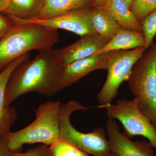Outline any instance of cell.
<instances>
[{
  "mask_svg": "<svg viewBox=\"0 0 156 156\" xmlns=\"http://www.w3.org/2000/svg\"><path fill=\"white\" fill-rule=\"evenodd\" d=\"M64 66L56 50L39 51L34 58L20 62L12 72L6 87V105L30 93L50 97L62 90L61 75Z\"/></svg>",
  "mask_w": 156,
  "mask_h": 156,
  "instance_id": "cell-1",
  "label": "cell"
},
{
  "mask_svg": "<svg viewBox=\"0 0 156 156\" xmlns=\"http://www.w3.org/2000/svg\"><path fill=\"white\" fill-rule=\"evenodd\" d=\"M59 41L57 30L34 23L14 25L0 40V72L23 54L51 49Z\"/></svg>",
  "mask_w": 156,
  "mask_h": 156,
  "instance_id": "cell-2",
  "label": "cell"
},
{
  "mask_svg": "<svg viewBox=\"0 0 156 156\" xmlns=\"http://www.w3.org/2000/svg\"><path fill=\"white\" fill-rule=\"evenodd\" d=\"M61 104L49 101L36 111V119L16 132L9 131L2 136L11 152H20L25 144L41 143L50 146L59 138V115Z\"/></svg>",
  "mask_w": 156,
  "mask_h": 156,
  "instance_id": "cell-3",
  "label": "cell"
},
{
  "mask_svg": "<svg viewBox=\"0 0 156 156\" xmlns=\"http://www.w3.org/2000/svg\"><path fill=\"white\" fill-rule=\"evenodd\" d=\"M127 82L140 110L156 128V42L136 62Z\"/></svg>",
  "mask_w": 156,
  "mask_h": 156,
  "instance_id": "cell-4",
  "label": "cell"
},
{
  "mask_svg": "<svg viewBox=\"0 0 156 156\" xmlns=\"http://www.w3.org/2000/svg\"><path fill=\"white\" fill-rule=\"evenodd\" d=\"M82 104L71 100L61 104L59 112V138L64 140L87 154L94 156H106L111 153L106 131L102 127L84 133L78 131L71 123L70 117L73 112L87 110Z\"/></svg>",
  "mask_w": 156,
  "mask_h": 156,
  "instance_id": "cell-5",
  "label": "cell"
},
{
  "mask_svg": "<svg viewBox=\"0 0 156 156\" xmlns=\"http://www.w3.org/2000/svg\"><path fill=\"white\" fill-rule=\"evenodd\" d=\"M145 51V46H142L132 50L109 52L106 80L97 96L100 105L112 104L118 95L120 85L128 80L134 65Z\"/></svg>",
  "mask_w": 156,
  "mask_h": 156,
  "instance_id": "cell-6",
  "label": "cell"
},
{
  "mask_svg": "<svg viewBox=\"0 0 156 156\" xmlns=\"http://www.w3.org/2000/svg\"><path fill=\"white\" fill-rule=\"evenodd\" d=\"M105 108L108 119L119 121L127 137L131 139L134 136H144L156 149V128L140 110L137 98L120 99Z\"/></svg>",
  "mask_w": 156,
  "mask_h": 156,
  "instance_id": "cell-7",
  "label": "cell"
},
{
  "mask_svg": "<svg viewBox=\"0 0 156 156\" xmlns=\"http://www.w3.org/2000/svg\"><path fill=\"white\" fill-rule=\"evenodd\" d=\"M91 8L74 9L48 19L24 20L14 17L10 19L13 25L34 23L50 29L65 30L82 36L95 34L90 19Z\"/></svg>",
  "mask_w": 156,
  "mask_h": 156,
  "instance_id": "cell-8",
  "label": "cell"
},
{
  "mask_svg": "<svg viewBox=\"0 0 156 156\" xmlns=\"http://www.w3.org/2000/svg\"><path fill=\"white\" fill-rule=\"evenodd\" d=\"M105 130L111 151L116 156H155L150 143L145 140L131 141L121 132L116 120L108 119Z\"/></svg>",
  "mask_w": 156,
  "mask_h": 156,
  "instance_id": "cell-9",
  "label": "cell"
},
{
  "mask_svg": "<svg viewBox=\"0 0 156 156\" xmlns=\"http://www.w3.org/2000/svg\"><path fill=\"white\" fill-rule=\"evenodd\" d=\"M109 53L108 52L79 59L65 66L61 75L62 89L72 86L94 71L106 69Z\"/></svg>",
  "mask_w": 156,
  "mask_h": 156,
  "instance_id": "cell-10",
  "label": "cell"
},
{
  "mask_svg": "<svg viewBox=\"0 0 156 156\" xmlns=\"http://www.w3.org/2000/svg\"><path fill=\"white\" fill-rule=\"evenodd\" d=\"M72 44L56 50L64 66L73 62L92 56L109 41L97 34H87Z\"/></svg>",
  "mask_w": 156,
  "mask_h": 156,
  "instance_id": "cell-11",
  "label": "cell"
},
{
  "mask_svg": "<svg viewBox=\"0 0 156 156\" xmlns=\"http://www.w3.org/2000/svg\"><path fill=\"white\" fill-rule=\"evenodd\" d=\"M29 53H26L11 62L0 72V136H2L10 131L17 118L16 109L6 105L5 92L6 87L12 72L20 62L28 59Z\"/></svg>",
  "mask_w": 156,
  "mask_h": 156,
  "instance_id": "cell-12",
  "label": "cell"
},
{
  "mask_svg": "<svg viewBox=\"0 0 156 156\" xmlns=\"http://www.w3.org/2000/svg\"><path fill=\"white\" fill-rule=\"evenodd\" d=\"M145 45V38L143 32L122 28L93 56L112 51L134 49Z\"/></svg>",
  "mask_w": 156,
  "mask_h": 156,
  "instance_id": "cell-13",
  "label": "cell"
},
{
  "mask_svg": "<svg viewBox=\"0 0 156 156\" xmlns=\"http://www.w3.org/2000/svg\"><path fill=\"white\" fill-rule=\"evenodd\" d=\"M122 28L142 32L141 23L137 20L124 0H108L103 8Z\"/></svg>",
  "mask_w": 156,
  "mask_h": 156,
  "instance_id": "cell-14",
  "label": "cell"
},
{
  "mask_svg": "<svg viewBox=\"0 0 156 156\" xmlns=\"http://www.w3.org/2000/svg\"><path fill=\"white\" fill-rule=\"evenodd\" d=\"M90 19L95 34L109 41L123 28L103 8H91Z\"/></svg>",
  "mask_w": 156,
  "mask_h": 156,
  "instance_id": "cell-15",
  "label": "cell"
},
{
  "mask_svg": "<svg viewBox=\"0 0 156 156\" xmlns=\"http://www.w3.org/2000/svg\"><path fill=\"white\" fill-rule=\"evenodd\" d=\"M94 6L92 0H44L43 6L37 18L48 19L74 9Z\"/></svg>",
  "mask_w": 156,
  "mask_h": 156,
  "instance_id": "cell-16",
  "label": "cell"
},
{
  "mask_svg": "<svg viewBox=\"0 0 156 156\" xmlns=\"http://www.w3.org/2000/svg\"><path fill=\"white\" fill-rule=\"evenodd\" d=\"M10 5L5 12L9 17L28 20L37 18L44 0H9Z\"/></svg>",
  "mask_w": 156,
  "mask_h": 156,
  "instance_id": "cell-17",
  "label": "cell"
},
{
  "mask_svg": "<svg viewBox=\"0 0 156 156\" xmlns=\"http://www.w3.org/2000/svg\"><path fill=\"white\" fill-rule=\"evenodd\" d=\"M50 147L53 156H89L87 153L60 138Z\"/></svg>",
  "mask_w": 156,
  "mask_h": 156,
  "instance_id": "cell-18",
  "label": "cell"
},
{
  "mask_svg": "<svg viewBox=\"0 0 156 156\" xmlns=\"http://www.w3.org/2000/svg\"><path fill=\"white\" fill-rule=\"evenodd\" d=\"M140 23L145 38V47L147 50L152 44L153 40L156 36V9L145 16Z\"/></svg>",
  "mask_w": 156,
  "mask_h": 156,
  "instance_id": "cell-19",
  "label": "cell"
},
{
  "mask_svg": "<svg viewBox=\"0 0 156 156\" xmlns=\"http://www.w3.org/2000/svg\"><path fill=\"white\" fill-rule=\"evenodd\" d=\"M156 9V0H133L130 9L137 20H142Z\"/></svg>",
  "mask_w": 156,
  "mask_h": 156,
  "instance_id": "cell-20",
  "label": "cell"
},
{
  "mask_svg": "<svg viewBox=\"0 0 156 156\" xmlns=\"http://www.w3.org/2000/svg\"><path fill=\"white\" fill-rule=\"evenodd\" d=\"M10 156H53L50 147L41 144L28 149L24 152H11Z\"/></svg>",
  "mask_w": 156,
  "mask_h": 156,
  "instance_id": "cell-21",
  "label": "cell"
},
{
  "mask_svg": "<svg viewBox=\"0 0 156 156\" xmlns=\"http://www.w3.org/2000/svg\"><path fill=\"white\" fill-rule=\"evenodd\" d=\"M11 20L0 15V40L13 26Z\"/></svg>",
  "mask_w": 156,
  "mask_h": 156,
  "instance_id": "cell-22",
  "label": "cell"
},
{
  "mask_svg": "<svg viewBox=\"0 0 156 156\" xmlns=\"http://www.w3.org/2000/svg\"><path fill=\"white\" fill-rule=\"evenodd\" d=\"M11 152L2 136H0V156H10Z\"/></svg>",
  "mask_w": 156,
  "mask_h": 156,
  "instance_id": "cell-23",
  "label": "cell"
},
{
  "mask_svg": "<svg viewBox=\"0 0 156 156\" xmlns=\"http://www.w3.org/2000/svg\"><path fill=\"white\" fill-rule=\"evenodd\" d=\"M10 5L9 0H0V12L6 11Z\"/></svg>",
  "mask_w": 156,
  "mask_h": 156,
  "instance_id": "cell-24",
  "label": "cell"
},
{
  "mask_svg": "<svg viewBox=\"0 0 156 156\" xmlns=\"http://www.w3.org/2000/svg\"><path fill=\"white\" fill-rule=\"evenodd\" d=\"M95 7L103 8L106 5L108 0H92Z\"/></svg>",
  "mask_w": 156,
  "mask_h": 156,
  "instance_id": "cell-25",
  "label": "cell"
},
{
  "mask_svg": "<svg viewBox=\"0 0 156 156\" xmlns=\"http://www.w3.org/2000/svg\"><path fill=\"white\" fill-rule=\"evenodd\" d=\"M126 3V4L128 5V7L131 8V5H132V2H133V0H124Z\"/></svg>",
  "mask_w": 156,
  "mask_h": 156,
  "instance_id": "cell-26",
  "label": "cell"
},
{
  "mask_svg": "<svg viewBox=\"0 0 156 156\" xmlns=\"http://www.w3.org/2000/svg\"><path fill=\"white\" fill-rule=\"evenodd\" d=\"M106 156H116L114 154L112 153H111L110 154H109L108 155H107Z\"/></svg>",
  "mask_w": 156,
  "mask_h": 156,
  "instance_id": "cell-27",
  "label": "cell"
},
{
  "mask_svg": "<svg viewBox=\"0 0 156 156\" xmlns=\"http://www.w3.org/2000/svg\"></svg>",
  "mask_w": 156,
  "mask_h": 156,
  "instance_id": "cell-28",
  "label": "cell"
}]
</instances>
